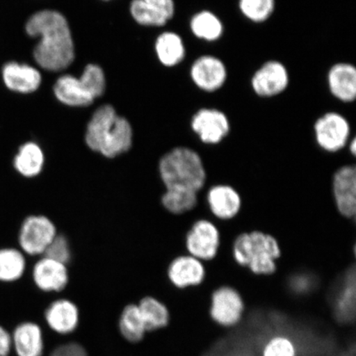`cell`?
Returning a JSON list of instances; mask_svg holds the SVG:
<instances>
[{"label": "cell", "instance_id": "6da1fadb", "mask_svg": "<svg viewBox=\"0 0 356 356\" xmlns=\"http://www.w3.org/2000/svg\"><path fill=\"white\" fill-rule=\"evenodd\" d=\"M31 37L41 41L34 49V58L42 68L63 70L74 59V47L68 22L60 13L43 10L35 13L26 24Z\"/></svg>", "mask_w": 356, "mask_h": 356}, {"label": "cell", "instance_id": "7a4b0ae2", "mask_svg": "<svg viewBox=\"0 0 356 356\" xmlns=\"http://www.w3.org/2000/svg\"><path fill=\"white\" fill-rule=\"evenodd\" d=\"M131 124L110 105L95 111L86 130V144L92 150L113 159L127 152L132 145Z\"/></svg>", "mask_w": 356, "mask_h": 356}, {"label": "cell", "instance_id": "3957f363", "mask_svg": "<svg viewBox=\"0 0 356 356\" xmlns=\"http://www.w3.org/2000/svg\"><path fill=\"white\" fill-rule=\"evenodd\" d=\"M159 170L167 189L198 193L206 184L207 172L202 158L186 147H177L163 156Z\"/></svg>", "mask_w": 356, "mask_h": 356}, {"label": "cell", "instance_id": "277c9868", "mask_svg": "<svg viewBox=\"0 0 356 356\" xmlns=\"http://www.w3.org/2000/svg\"><path fill=\"white\" fill-rule=\"evenodd\" d=\"M280 252L277 240L260 231L240 234L233 247L235 261L257 275L274 274Z\"/></svg>", "mask_w": 356, "mask_h": 356}, {"label": "cell", "instance_id": "5b68a950", "mask_svg": "<svg viewBox=\"0 0 356 356\" xmlns=\"http://www.w3.org/2000/svg\"><path fill=\"white\" fill-rule=\"evenodd\" d=\"M105 87V75L101 67L88 65L80 79L72 75H64L58 79L54 92L62 104L71 106H86L101 96L104 92Z\"/></svg>", "mask_w": 356, "mask_h": 356}, {"label": "cell", "instance_id": "8992f818", "mask_svg": "<svg viewBox=\"0 0 356 356\" xmlns=\"http://www.w3.org/2000/svg\"><path fill=\"white\" fill-rule=\"evenodd\" d=\"M246 310L243 296L237 289L221 286L213 289L209 309L213 323L222 327L231 328L242 322Z\"/></svg>", "mask_w": 356, "mask_h": 356}, {"label": "cell", "instance_id": "52a82bcc", "mask_svg": "<svg viewBox=\"0 0 356 356\" xmlns=\"http://www.w3.org/2000/svg\"><path fill=\"white\" fill-rule=\"evenodd\" d=\"M56 235V226L49 218L33 216L26 218L22 225L19 243L29 255H41Z\"/></svg>", "mask_w": 356, "mask_h": 356}, {"label": "cell", "instance_id": "ba28073f", "mask_svg": "<svg viewBox=\"0 0 356 356\" xmlns=\"http://www.w3.org/2000/svg\"><path fill=\"white\" fill-rule=\"evenodd\" d=\"M316 140L327 152H337L348 142L350 127L343 115L327 113L318 119L314 124Z\"/></svg>", "mask_w": 356, "mask_h": 356}, {"label": "cell", "instance_id": "9c48e42d", "mask_svg": "<svg viewBox=\"0 0 356 356\" xmlns=\"http://www.w3.org/2000/svg\"><path fill=\"white\" fill-rule=\"evenodd\" d=\"M220 244L219 229L213 222L206 220L195 222L186 235V246L190 255L200 261L215 258Z\"/></svg>", "mask_w": 356, "mask_h": 356}, {"label": "cell", "instance_id": "30bf717a", "mask_svg": "<svg viewBox=\"0 0 356 356\" xmlns=\"http://www.w3.org/2000/svg\"><path fill=\"white\" fill-rule=\"evenodd\" d=\"M191 128L203 143L217 145L229 135L230 123L222 111L216 108H203L194 115Z\"/></svg>", "mask_w": 356, "mask_h": 356}, {"label": "cell", "instance_id": "8fae6325", "mask_svg": "<svg viewBox=\"0 0 356 356\" xmlns=\"http://www.w3.org/2000/svg\"><path fill=\"white\" fill-rule=\"evenodd\" d=\"M288 70L277 60L266 62L252 78V88L256 95L262 97L279 95L289 86Z\"/></svg>", "mask_w": 356, "mask_h": 356}, {"label": "cell", "instance_id": "7c38bea8", "mask_svg": "<svg viewBox=\"0 0 356 356\" xmlns=\"http://www.w3.org/2000/svg\"><path fill=\"white\" fill-rule=\"evenodd\" d=\"M194 83L203 91H217L224 86L227 79L226 66L219 58L203 56L195 60L191 69Z\"/></svg>", "mask_w": 356, "mask_h": 356}, {"label": "cell", "instance_id": "4fadbf2b", "mask_svg": "<svg viewBox=\"0 0 356 356\" xmlns=\"http://www.w3.org/2000/svg\"><path fill=\"white\" fill-rule=\"evenodd\" d=\"M334 198L338 211L346 218H353L356 211V169L344 166L338 169L332 181Z\"/></svg>", "mask_w": 356, "mask_h": 356}, {"label": "cell", "instance_id": "5bb4252c", "mask_svg": "<svg viewBox=\"0 0 356 356\" xmlns=\"http://www.w3.org/2000/svg\"><path fill=\"white\" fill-rule=\"evenodd\" d=\"M171 283L178 289L200 286L206 278V270L202 261L193 256L178 257L171 262L168 270Z\"/></svg>", "mask_w": 356, "mask_h": 356}, {"label": "cell", "instance_id": "9a60e30c", "mask_svg": "<svg viewBox=\"0 0 356 356\" xmlns=\"http://www.w3.org/2000/svg\"><path fill=\"white\" fill-rule=\"evenodd\" d=\"M173 0H133L131 15L137 22L145 26H163L175 15Z\"/></svg>", "mask_w": 356, "mask_h": 356}, {"label": "cell", "instance_id": "2e32d148", "mask_svg": "<svg viewBox=\"0 0 356 356\" xmlns=\"http://www.w3.org/2000/svg\"><path fill=\"white\" fill-rule=\"evenodd\" d=\"M33 280L42 291L59 292L68 284V270L65 264L44 257L34 266Z\"/></svg>", "mask_w": 356, "mask_h": 356}, {"label": "cell", "instance_id": "e0dca14e", "mask_svg": "<svg viewBox=\"0 0 356 356\" xmlns=\"http://www.w3.org/2000/svg\"><path fill=\"white\" fill-rule=\"evenodd\" d=\"M11 336L13 350L17 356H42L43 334L38 323L22 322L13 329Z\"/></svg>", "mask_w": 356, "mask_h": 356}, {"label": "cell", "instance_id": "ac0fdd59", "mask_svg": "<svg viewBox=\"0 0 356 356\" xmlns=\"http://www.w3.org/2000/svg\"><path fill=\"white\" fill-rule=\"evenodd\" d=\"M3 79L10 90L22 92H33L41 86L42 75L32 66L10 62L3 66Z\"/></svg>", "mask_w": 356, "mask_h": 356}, {"label": "cell", "instance_id": "d6986e66", "mask_svg": "<svg viewBox=\"0 0 356 356\" xmlns=\"http://www.w3.org/2000/svg\"><path fill=\"white\" fill-rule=\"evenodd\" d=\"M44 319L51 330L57 333L73 332L79 323L78 307L68 300H58L44 312Z\"/></svg>", "mask_w": 356, "mask_h": 356}, {"label": "cell", "instance_id": "ffe728a7", "mask_svg": "<svg viewBox=\"0 0 356 356\" xmlns=\"http://www.w3.org/2000/svg\"><path fill=\"white\" fill-rule=\"evenodd\" d=\"M329 89L338 100L351 102L356 97V70L349 63L334 65L327 75Z\"/></svg>", "mask_w": 356, "mask_h": 356}, {"label": "cell", "instance_id": "44dd1931", "mask_svg": "<svg viewBox=\"0 0 356 356\" xmlns=\"http://www.w3.org/2000/svg\"><path fill=\"white\" fill-rule=\"evenodd\" d=\"M207 202L213 215L221 220L232 219L242 206L238 191L227 185H217L209 190Z\"/></svg>", "mask_w": 356, "mask_h": 356}, {"label": "cell", "instance_id": "7402d4cb", "mask_svg": "<svg viewBox=\"0 0 356 356\" xmlns=\"http://www.w3.org/2000/svg\"><path fill=\"white\" fill-rule=\"evenodd\" d=\"M146 330L156 331L165 328L170 323L168 307L154 297H145L138 305Z\"/></svg>", "mask_w": 356, "mask_h": 356}, {"label": "cell", "instance_id": "603a6c76", "mask_svg": "<svg viewBox=\"0 0 356 356\" xmlns=\"http://www.w3.org/2000/svg\"><path fill=\"white\" fill-rule=\"evenodd\" d=\"M44 163L43 151L33 142L22 145L15 159V167L17 172L26 177L38 176L42 170Z\"/></svg>", "mask_w": 356, "mask_h": 356}, {"label": "cell", "instance_id": "cb8c5ba5", "mask_svg": "<svg viewBox=\"0 0 356 356\" xmlns=\"http://www.w3.org/2000/svg\"><path fill=\"white\" fill-rule=\"evenodd\" d=\"M156 52L161 63L166 66H175L184 59L186 50L184 42L175 33L160 35L155 44Z\"/></svg>", "mask_w": 356, "mask_h": 356}, {"label": "cell", "instance_id": "d4e9b609", "mask_svg": "<svg viewBox=\"0 0 356 356\" xmlns=\"http://www.w3.org/2000/svg\"><path fill=\"white\" fill-rule=\"evenodd\" d=\"M191 29L195 37L207 42L217 41L224 33V26L215 13L203 10L191 20Z\"/></svg>", "mask_w": 356, "mask_h": 356}, {"label": "cell", "instance_id": "484cf974", "mask_svg": "<svg viewBox=\"0 0 356 356\" xmlns=\"http://www.w3.org/2000/svg\"><path fill=\"white\" fill-rule=\"evenodd\" d=\"M119 329L124 339L131 343L143 340L147 330L138 305H129L123 309Z\"/></svg>", "mask_w": 356, "mask_h": 356}, {"label": "cell", "instance_id": "4316f807", "mask_svg": "<svg viewBox=\"0 0 356 356\" xmlns=\"http://www.w3.org/2000/svg\"><path fill=\"white\" fill-rule=\"evenodd\" d=\"M162 204L167 211L180 215L193 210L197 204V193L181 189H167Z\"/></svg>", "mask_w": 356, "mask_h": 356}, {"label": "cell", "instance_id": "83f0119b", "mask_svg": "<svg viewBox=\"0 0 356 356\" xmlns=\"http://www.w3.org/2000/svg\"><path fill=\"white\" fill-rule=\"evenodd\" d=\"M25 270L24 255L16 249L0 250V280L11 282L19 280Z\"/></svg>", "mask_w": 356, "mask_h": 356}, {"label": "cell", "instance_id": "f1b7e54d", "mask_svg": "<svg viewBox=\"0 0 356 356\" xmlns=\"http://www.w3.org/2000/svg\"><path fill=\"white\" fill-rule=\"evenodd\" d=\"M275 0H239V10L248 19L264 22L273 15Z\"/></svg>", "mask_w": 356, "mask_h": 356}, {"label": "cell", "instance_id": "f546056e", "mask_svg": "<svg viewBox=\"0 0 356 356\" xmlns=\"http://www.w3.org/2000/svg\"><path fill=\"white\" fill-rule=\"evenodd\" d=\"M298 347L291 337L275 335L262 347L261 356H298Z\"/></svg>", "mask_w": 356, "mask_h": 356}, {"label": "cell", "instance_id": "4dcf8cb0", "mask_svg": "<svg viewBox=\"0 0 356 356\" xmlns=\"http://www.w3.org/2000/svg\"><path fill=\"white\" fill-rule=\"evenodd\" d=\"M44 257L51 258V259L67 264L71 258V251L68 239L65 236L57 234L56 238L49 245Z\"/></svg>", "mask_w": 356, "mask_h": 356}, {"label": "cell", "instance_id": "1f68e13d", "mask_svg": "<svg viewBox=\"0 0 356 356\" xmlns=\"http://www.w3.org/2000/svg\"><path fill=\"white\" fill-rule=\"evenodd\" d=\"M50 356H88V354L81 345L70 342L56 347Z\"/></svg>", "mask_w": 356, "mask_h": 356}, {"label": "cell", "instance_id": "d6a6232c", "mask_svg": "<svg viewBox=\"0 0 356 356\" xmlns=\"http://www.w3.org/2000/svg\"><path fill=\"white\" fill-rule=\"evenodd\" d=\"M314 282L312 280L311 277L307 275H296L295 278L291 280V289L297 293H305L309 292L313 287Z\"/></svg>", "mask_w": 356, "mask_h": 356}, {"label": "cell", "instance_id": "836d02e7", "mask_svg": "<svg viewBox=\"0 0 356 356\" xmlns=\"http://www.w3.org/2000/svg\"><path fill=\"white\" fill-rule=\"evenodd\" d=\"M13 349L12 336L0 326V356H8Z\"/></svg>", "mask_w": 356, "mask_h": 356}, {"label": "cell", "instance_id": "e575fe53", "mask_svg": "<svg viewBox=\"0 0 356 356\" xmlns=\"http://www.w3.org/2000/svg\"><path fill=\"white\" fill-rule=\"evenodd\" d=\"M350 153L353 154V155H355V152H356V141H355V138H354V139L353 140V141H351V143L350 144Z\"/></svg>", "mask_w": 356, "mask_h": 356}]
</instances>
